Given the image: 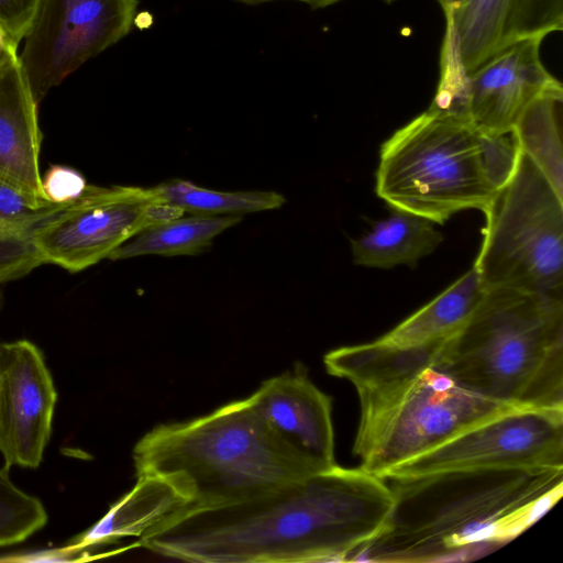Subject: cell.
Instances as JSON below:
<instances>
[{
    "instance_id": "1",
    "label": "cell",
    "mask_w": 563,
    "mask_h": 563,
    "mask_svg": "<svg viewBox=\"0 0 563 563\" xmlns=\"http://www.w3.org/2000/svg\"><path fill=\"white\" fill-rule=\"evenodd\" d=\"M394 506L385 479L335 465L244 501L180 509L139 545L200 563L354 561L385 530Z\"/></svg>"
},
{
    "instance_id": "2",
    "label": "cell",
    "mask_w": 563,
    "mask_h": 563,
    "mask_svg": "<svg viewBox=\"0 0 563 563\" xmlns=\"http://www.w3.org/2000/svg\"><path fill=\"white\" fill-rule=\"evenodd\" d=\"M395 506L385 530L356 560H459L504 544L563 495V466L450 471L386 478Z\"/></svg>"
},
{
    "instance_id": "3",
    "label": "cell",
    "mask_w": 563,
    "mask_h": 563,
    "mask_svg": "<svg viewBox=\"0 0 563 563\" xmlns=\"http://www.w3.org/2000/svg\"><path fill=\"white\" fill-rule=\"evenodd\" d=\"M443 341L401 347L376 340L324 355L327 372L356 389L360 420L353 453L365 472L384 478L484 420L527 408L476 394L435 368Z\"/></svg>"
},
{
    "instance_id": "4",
    "label": "cell",
    "mask_w": 563,
    "mask_h": 563,
    "mask_svg": "<svg viewBox=\"0 0 563 563\" xmlns=\"http://www.w3.org/2000/svg\"><path fill=\"white\" fill-rule=\"evenodd\" d=\"M132 457L136 474L154 473L175 484L188 500L184 510L244 501L328 471L276 432L251 396L154 427L136 442Z\"/></svg>"
},
{
    "instance_id": "5",
    "label": "cell",
    "mask_w": 563,
    "mask_h": 563,
    "mask_svg": "<svg viewBox=\"0 0 563 563\" xmlns=\"http://www.w3.org/2000/svg\"><path fill=\"white\" fill-rule=\"evenodd\" d=\"M433 366L503 404L563 408V299L485 289Z\"/></svg>"
},
{
    "instance_id": "6",
    "label": "cell",
    "mask_w": 563,
    "mask_h": 563,
    "mask_svg": "<svg viewBox=\"0 0 563 563\" xmlns=\"http://www.w3.org/2000/svg\"><path fill=\"white\" fill-rule=\"evenodd\" d=\"M518 151L512 133L486 135L470 120L427 109L383 143L376 194L395 210L442 224L463 210L483 211Z\"/></svg>"
},
{
    "instance_id": "7",
    "label": "cell",
    "mask_w": 563,
    "mask_h": 563,
    "mask_svg": "<svg viewBox=\"0 0 563 563\" xmlns=\"http://www.w3.org/2000/svg\"><path fill=\"white\" fill-rule=\"evenodd\" d=\"M483 212L473 266L484 289L563 299V197L520 150L509 179Z\"/></svg>"
},
{
    "instance_id": "8",
    "label": "cell",
    "mask_w": 563,
    "mask_h": 563,
    "mask_svg": "<svg viewBox=\"0 0 563 563\" xmlns=\"http://www.w3.org/2000/svg\"><path fill=\"white\" fill-rule=\"evenodd\" d=\"M184 214L155 200L151 188L89 185L79 199L41 224L34 242L44 264L78 273L144 229Z\"/></svg>"
},
{
    "instance_id": "9",
    "label": "cell",
    "mask_w": 563,
    "mask_h": 563,
    "mask_svg": "<svg viewBox=\"0 0 563 563\" xmlns=\"http://www.w3.org/2000/svg\"><path fill=\"white\" fill-rule=\"evenodd\" d=\"M563 466V408H515L393 468L386 478L489 468Z\"/></svg>"
},
{
    "instance_id": "10",
    "label": "cell",
    "mask_w": 563,
    "mask_h": 563,
    "mask_svg": "<svg viewBox=\"0 0 563 563\" xmlns=\"http://www.w3.org/2000/svg\"><path fill=\"white\" fill-rule=\"evenodd\" d=\"M136 9L137 0H38L19 53L36 101L128 35Z\"/></svg>"
},
{
    "instance_id": "11",
    "label": "cell",
    "mask_w": 563,
    "mask_h": 563,
    "mask_svg": "<svg viewBox=\"0 0 563 563\" xmlns=\"http://www.w3.org/2000/svg\"><path fill=\"white\" fill-rule=\"evenodd\" d=\"M57 393L42 351L1 343L0 453L4 466L36 468L51 439Z\"/></svg>"
},
{
    "instance_id": "12",
    "label": "cell",
    "mask_w": 563,
    "mask_h": 563,
    "mask_svg": "<svg viewBox=\"0 0 563 563\" xmlns=\"http://www.w3.org/2000/svg\"><path fill=\"white\" fill-rule=\"evenodd\" d=\"M542 38L510 44L468 74V119L482 133L506 135L527 106L560 84L544 67Z\"/></svg>"
},
{
    "instance_id": "13",
    "label": "cell",
    "mask_w": 563,
    "mask_h": 563,
    "mask_svg": "<svg viewBox=\"0 0 563 563\" xmlns=\"http://www.w3.org/2000/svg\"><path fill=\"white\" fill-rule=\"evenodd\" d=\"M251 398L266 422L299 451L327 470L338 465L332 399L303 366L264 380Z\"/></svg>"
},
{
    "instance_id": "14",
    "label": "cell",
    "mask_w": 563,
    "mask_h": 563,
    "mask_svg": "<svg viewBox=\"0 0 563 563\" xmlns=\"http://www.w3.org/2000/svg\"><path fill=\"white\" fill-rule=\"evenodd\" d=\"M37 106L18 55L0 68V179L43 198Z\"/></svg>"
},
{
    "instance_id": "15",
    "label": "cell",
    "mask_w": 563,
    "mask_h": 563,
    "mask_svg": "<svg viewBox=\"0 0 563 563\" xmlns=\"http://www.w3.org/2000/svg\"><path fill=\"white\" fill-rule=\"evenodd\" d=\"M187 504V498L170 479L154 473H139L134 486L114 501L98 522L73 539L65 551L108 544L126 537L141 538Z\"/></svg>"
},
{
    "instance_id": "16",
    "label": "cell",
    "mask_w": 563,
    "mask_h": 563,
    "mask_svg": "<svg viewBox=\"0 0 563 563\" xmlns=\"http://www.w3.org/2000/svg\"><path fill=\"white\" fill-rule=\"evenodd\" d=\"M432 221L406 211L395 210L374 222L369 232L351 241L356 265L390 269L398 265L415 267L443 241Z\"/></svg>"
},
{
    "instance_id": "17",
    "label": "cell",
    "mask_w": 563,
    "mask_h": 563,
    "mask_svg": "<svg viewBox=\"0 0 563 563\" xmlns=\"http://www.w3.org/2000/svg\"><path fill=\"white\" fill-rule=\"evenodd\" d=\"M484 292L478 272L473 266L432 301L378 340L401 347L443 341L465 324Z\"/></svg>"
},
{
    "instance_id": "18",
    "label": "cell",
    "mask_w": 563,
    "mask_h": 563,
    "mask_svg": "<svg viewBox=\"0 0 563 563\" xmlns=\"http://www.w3.org/2000/svg\"><path fill=\"white\" fill-rule=\"evenodd\" d=\"M563 86L558 84L533 99L519 117L512 135L523 152L563 197Z\"/></svg>"
},
{
    "instance_id": "19",
    "label": "cell",
    "mask_w": 563,
    "mask_h": 563,
    "mask_svg": "<svg viewBox=\"0 0 563 563\" xmlns=\"http://www.w3.org/2000/svg\"><path fill=\"white\" fill-rule=\"evenodd\" d=\"M241 220V216H181L144 229L108 258L117 261L151 254L197 255L206 251L217 235Z\"/></svg>"
},
{
    "instance_id": "20",
    "label": "cell",
    "mask_w": 563,
    "mask_h": 563,
    "mask_svg": "<svg viewBox=\"0 0 563 563\" xmlns=\"http://www.w3.org/2000/svg\"><path fill=\"white\" fill-rule=\"evenodd\" d=\"M151 191L158 202L199 216H242L276 209L286 201L275 191H218L179 179L152 187Z\"/></svg>"
},
{
    "instance_id": "21",
    "label": "cell",
    "mask_w": 563,
    "mask_h": 563,
    "mask_svg": "<svg viewBox=\"0 0 563 563\" xmlns=\"http://www.w3.org/2000/svg\"><path fill=\"white\" fill-rule=\"evenodd\" d=\"M508 0H461L443 11L449 15L467 74L492 57L499 47Z\"/></svg>"
},
{
    "instance_id": "22",
    "label": "cell",
    "mask_w": 563,
    "mask_h": 563,
    "mask_svg": "<svg viewBox=\"0 0 563 563\" xmlns=\"http://www.w3.org/2000/svg\"><path fill=\"white\" fill-rule=\"evenodd\" d=\"M10 468H0V548L23 542L45 527L43 503L13 484Z\"/></svg>"
},
{
    "instance_id": "23",
    "label": "cell",
    "mask_w": 563,
    "mask_h": 563,
    "mask_svg": "<svg viewBox=\"0 0 563 563\" xmlns=\"http://www.w3.org/2000/svg\"><path fill=\"white\" fill-rule=\"evenodd\" d=\"M562 29L563 0H508L498 51L523 40H543Z\"/></svg>"
},
{
    "instance_id": "24",
    "label": "cell",
    "mask_w": 563,
    "mask_h": 563,
    "mask_svg": "<svg viewBox=\"0 0 563 563\" xmlns=\"http://www.w3.org/2000/svg\"><path fill=\"white\" fill-rule=\"evenodd\" d=\"M428 109L470 120L468 74L462 64L455 30L449 15H445L440 80Z\"/></svg>"
},
{
    "instance_id": "25",
    "label": "cell",
    "mask_w": 563,
    "mask_h": 563,
    "mask_svg": "<svg viewBox=\"0 0 563 563\" xmlns=\"http://www.w3.org/2000/svg\"><path fill=\"white\" fill-rule=\"evenodd\" d=\"M67 205L52 203L0 179V236L34 234Z\"/></svg>"
},
{
    "instance_id": "26",
    "label": "cell",
    "mask_w": 563,
    "mask_h": 563,
    "mask_svg": "<svg viewBox=\"0 0 563 563\" xmlns=\"http://www.w3.org/2000/svg\"><path fill=\"white\" fill-rule=\"evenodd\" d=\"M88 187L89 184L79 170L64 165H51L41 176L43 198L56 205L76 201Z\"/></svg>"
},
{
    "instance_id": "27",
    "label": "cell",
    "mask_w": 563,
    "mask_h": 563,
    "mask_svg": "<svg viewBox=\"0 0 563 563\" xmlns=\"http://www.w3.org/2000/svg\"><path fill=\"white\" fill-rule=\"evenodd\" d=\"M38 0H0V23L21 43L33 19Z\"/></svg>"
},
{
    "instance_id": "28",
    "label": "cell",
    "mask_w": 563,
    "mask_h": 563,
    "mask_svg": "<svg viewBox=\"0 0 563 563\" xmlns=\"http://www.w3.org/2000/svg\"><path fill=\"white\" fill-rule=\"evenodd\" d=\"M19 43L8 33L0 23V68L9 60L18 57Z\"/></svg>"
},
{
    "instance_id": "29",
    "label": "cell",
    "mask_w": 563,
    "mask_h": 563,
    "mask_svg": "<svg viewBox=\"0 0 563 563\" xmlns=\"http://www.w3.org/2000/svg\"><path fill=\"white\" fill-rule=\"evenodd\" d=\"M235 1L249 4V5H257V4H262V3H267V2H273V1H284V0H235ZM287 1H297V2L307 4V5L311 7L312 9H322V8L333 5L342 0H287Z\"/></svg>"
},
{
    "instance_id": "30",
    "label": "cell",
    "mask_w": 563,
    "mask_h": 563,
    "mask_svg": "<svg viewBox=\"0 0 563 563\" xmlns=\"http://www.w3.org/2000/svg\"><path fill=\"white\" fill-rule=\"evenodd\" d=\"M441 5L442 10L445 11L448 8H451L459 3L461 0H437Z\"/></svg>"
},
{
    "instance_id": "31",
    "label": "cell",
    "mask_w": 563,
    "mask_h": 563,
    "mask_svg": "<svg viewBox=\"0 0 563 563\" xmlns=\"http://www.w3.org/2000/svg\"><path fill=\"white\" fill-rule=\"evenodd\" d=\"M2 302V291L0 289V308ZM0 382H1V343H0Z\"/></svg>"
},
{
    "instance_id": "32",
    "label": "cell",
    "mask_w": 563,
    "mask_h": 563,
    "mask_svg": "<svg viewBox=\"0 0 563 563\" xmlns=\"http://www.w3.org/2000/svg\"><path fill=\"white\" fill-rule=\"evenodd\" d=\"M379 1H383V2H385V3H388V4H390V3H394V2H396L397 0H379Z\"/></svg>"
}]
</instances>
